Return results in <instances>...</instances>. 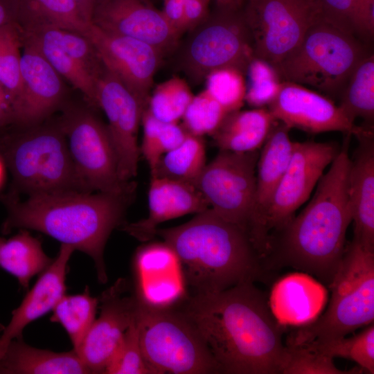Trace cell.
<instances>
[{
    "instance_id": "ba28073f",
    "label": "cell",
    "mask_w": 374,
    "mask_h": 374,
    "mask_svg": "<svg viewBox=\"0 0 374 374\" xmlns=\"http://www.w3.org/2000/svg\"><path fill=\"white\" fill-rule=\"evenodd\" d=\"M136 299L140 344L152 374L222 373L207 345L181 310L150 307Z\"/></svg>"
},
{
    "instance_id": "cb8c5ba5",
    "label": "cell",
    "mask_w": 374,
    "mask_h": 374,
    "mask_svg": "<svg viewBox=\"0 0 374 374\" xmlns=\"http://www.w3.org/2000/svg\"><path fill=\"white\" fill-rule=\"evenodd\" d=\"M270 308L280 323H310L320 312L325 300L323 287L308 274L286 276L276 284Z\"/></svg>"
},
{
    "instance_id": "f1b7e54d",
    "label": "cell",
    "mask_w": 374,
    "mask_h": 374,
    "mask_svg": "<svg viewBox=\"0 0 374 374\" xmlns=\"http://www.w3.org/2000/svg\"><path fill=\"white\" fill-rule=\"evenodd\" d=\"M21 29L53 26L85 35L91 24L82 17L73 0H17Z\"/></svg>"
},
{
    "instance_id": "52a82bcc",
    "label": "cell",
    "mask_w": 374,
    "mask_h": 374,
    "mask_svg": "<svg viewBox=\"0 0 374 374\" xmlns=\"http://www.w3.org/2000/svg\"><path fill=\"white\" fill-rule=\"evenodd\" d=\"M367 54L357 37L319 19L276 67L283 81L339 98L351 74Z\"/></svg>"
},
{
    "instance_id": "83f0119b",
    "label": "cell",
    "mask_w": 374,
    "mask_h": 374,
    "mask_svg": "<svg viewBox=\"0 0 374 374\" xmlns=\"http://www.w3.org/2000/svg\"><path fill=\"white\" fill-rule=\"evenodd\" d=\"M20 30L22 40L34 46L64 80L81 92L84 101L97 109L96 81L93 77L57 44L38 29Z\"/></svg>"
},
{
    "instance_id": "30bf717a",
    "label": "cell",
    "mask_w": 374,
    "mask_h": 374,
    "mask_svg": "<svg viewBox=\"0 0 374 374\" xmlns=\"http://www.w3.org/2000/svg\"><path fill=\"white\" fill-rule=\"evenodd\" d=\"M95 109L69 100L57 118L65 135L75 173L84 192L132 195L134 186L121 181L107 125Z\"/></svg>"
},
{
    "instance_id": "74e56055",
    "label": "cell",
    "mask_w": 374,
    "mask_h": 374,
    "mask_svg": "<svg viewBox=\"0 0 374 374\" xmlns=\"http://www.w3.org/2000/svg\"><path fill=\"white\" fill-rule=\"evenodd\" d=\"M136 297L154 308H170L187 297V287L181 270L136 280Z\"/></svg>"
},
{
    "instance_id": "b9f144b4",
    "label": "cell",
    "mask_w": 374,
    "mask_h": 374,
    "mask_svg": "<svg viewBox=\"0 0 374 374\" xmlns=\"http://www.w3.org/2000/svg\"><path fill=\"white\" fill-rule=\"evenodd\" d=\"M356 368L343 371L333 362V358L325 355L308 345L285 348L280 368L283 374H346L358 373Z\"/></svg>"
},
{
    "instance_id": "7bdbcfd3",
    "label": "cell",
    "mask_w": 374,
    "mask_h": 374,
    "mask_svg": "<svg viewBox=\"0 0 374 374\" xmlns=\"http://www.w3.org/2000/svg\"><path fill=\"white\" fill-rule=\"evenodd\" d=\"M133 266L136 280L181 270L175 251L164 241L148 243L139 247L134 257Z\"/></svg>"
},
{
    "instance_id": "7402d4cb",
    "label": "cell",
    "mask_w": 374,
    "mask_h": 374,
    "mask_svg": "<svg viewBox=\"0 0 374 374\" xmlns=\"http://www.w3.org/2000/svg\"><path fill=\"white\" fill-rule=\"evenodd\" d=\"M355 136L359 144L348 175V199L354 222L353 240L374 252L373 127L364 126Z\"/></svg>"
},
{
    "instance_id": "bcb514c9",
    "label": "cell",
    "mask_w": 374,
    "mask_h": 374,
    "mask_svg": "<svg viewBox=\"0 0 374 374\" xmlns=\"http://www.w3.org/2000/svg\"><path fill=\"white\" fill-rule=\"evenodd\" d=\"M15 123V113L11 98L0 82V130Z\"/></svg>"
},
{
    "instance_id": "f35d334b",
    "label": "cell",
    "mask_w": 374,
    "mask_h": 374,
    "mask_svg": "<svg viewBox=\"0 0 374 374\" xmlns=\"http://www.w3.org/2000/svg\"><path fill=\"white\" fill-rule=\"evenodd\" d=\"M245 102L254 108L267 107L276 98L283 80L276 68L254 56L246 71Z\"/></svg>"
},
{
    "instance_id": "f6af8a7d",
    "label": "cell",
    "mask_w": 374,
    "mask_h": 374,
    "mask_svg": "<svg viewBox=\"0 0 374 374\" xmlns=\"http://www.w3.org/2000/svg\"><path fill=\"white\" fill-rule=\"evenodd\" d=\"M213 0H185L184 26L185 33L202 23L210 12L209 4Z\"/></svg>"
},
{
    "instance_id": "277c9868",
    "label": "cell",
    "mask_w": 374,
    "mask_h": 374,
    "mask_svg": "<svg viewBox=\"0 0 374 374\" xmlns=\"http://www.w3.org/2000/svg\"><path fill=\"white\" fill-rule=\"evenodd\" d=\"M156 235L175 251L192 294L220 292L262 276L263 265L247 232L211 208L181 225L158 228Z\"/></svg>"
},
{
    "instance_id": "8d00e7d4",
    "label": "cell",
    "mask_w": 374,
    "mask_h": 374,
    "mask_svg": "<svg viewBox=\"0 0 374 374\" xmlns=\"http://www.w3.org/2000/svg\"><path fill=\"white\" fill-rule=\"evenodd\" d=\"M21 48L19 25L10 24L0 28V82L11 98L14 113L21 93Z\"/></svg>"
},
{
    "instance_id": "f907efd6",
    "label": "cell",
    "mask_w": 374,
    "mask_h": 374,
    "mask_svg": "<svg viewBox=\"0 0 374 374\" xmlns=\"http://www.w3.org/2000/svg\"><path fill=\"white\" fill-rule=\"evenodd\" d=\"M5 163L2 159L0 157V189L3 186L5 178Z\"/></svg>"
},
{
    "instance_id": "6da1fadb",
    "label": "cell",
    "mask_w": 374,
    "mask_h": 374,
    "mask_svg": "<svg viewBox=\"0 0 374 374\" xmlns=\"http://www.w3.org/2000/svg\"><path fill=\"white\" fill-rule=\"evenodd\" d=\"M181 310L195 327L222 373L276 374L285 346L266 295L253 282L186 298Z\"/></svg>"
},
{
    "instance_id": "484cf974",
    "label": "cell",
    "mask_w": 374,
    "mask_h": 374,
    "mask_svg": "<svg viewBox=\"0 0 374 374\" xmlns=\"http://www.w3.org/2000/svg\"><path fill=\"white\" fill-rule=\"evenodd\" d=\"M277 121L267 107L228 113L211 135L220 150L246 152L262 148Z\"/></svg>"
},
{
    "instance_id": "4fadbf2b",
    "label": "cell",
    "mask_w": 374,
    "mask_h": 374,
    "mask_svg": "<svg viewBox=\"0 0 374 374\" xmlns=\"http://www.w3.org/2000/svg\"><path fill=\"white\" fill-rule=\"evenodd\" d=\"M339 150V145L332 142H294L289 164L265 217L260 257H265L269 251V231H280L292 220Z\"/></svg>"
},
{
    "instance_id": "d6986e66",
    "label": "cell",
    "mask_w": 374,
    "mask_h": 374,
    "mask_svg": "<svg viewBox=\"0 0 374 374\" xmlns=\"http://www.w3.org/2000/svg\"><path fill=\"white\" fill-rule=\"evenodd\" d=\"M127 283L118 279L103 293L101 312L85 336L78 355L91 373H104L124 333L134 319L136 296L124 295Z\"/></svg>"
},
{
    "instance_id": "836d02e7",
    "label": "cell",
    "mask_w": 374,
    "mask_h": 374,
    "mask_svg": "<svg viewBox=\"0 0 374 374\" xmlns=\"http://www.w3.org/2000/svg\"><path fill=\"white\" fill-rule=\"evenodd\" d=\"M141 125L143 126V139L140 152L143 155L154 174L161 157L180 145L188 132L178 123H166L156 119L145 108Z\"/></svg>"
},
{
    "instance_id": "3957f363",
    "label": "cell",
    "mask_w": 374,
    "mask_h": 374,
    "mask_svg": "<svg viewBox=\"0 0 374 374\" xmlns=\"http://www.w3.org/2000/svg\"><path fill=\"white\" fill-rule=\"evenodd\" d=\"M131 197L61 190L28 195L21 201L10 193L3 197L8 215L2 232L32 229L70 245L93 260L98 278L105 283V247L112 231L121 224Z\"/></svg>"
},
{
    "instance_id": "8992f818",
    "label": "cell",
    "mask_w": 374,
    "mask_h": 374,
    "mask_svg": "<svg viewBox=\"0 0 374 374\" xmlns=\"http://www.w3.org/2000/svg\"><path fill=\"white\" fill-rule=\"evenodd\" d=\"M332 297L326 312L299 328L290 346L321 343L344 337L374 319V252L352 241L330 286Z\"/></svg>"
},
{
    "instance_id": "9c48e42d",
    "label": "cell",
    "mask_w": 374,
    "mask_h": 374,
    "mask_svg": "<svg viewBox=\"0 0 374 374\" xmlns=\"http://www.w3.org/2000/svg\"><path fill=\"white\" fill-rule=\"evenodd\" d=\"M177 65L190 83L199 84L211 71L233 67L246 73L254 55L243 9L215 6L179 44Z\"/></svg>"
},
{
    "instance_id": "44dd1931",
    "label": "cell",
    "mask_w": 374,
    "mask_h": 374,
    "mask_svg": "<svg viewBox=\"0 0 374 374\" xmlns=\"http://www.w3.org/2000/svg\"><path fill=\"white\" fill-rule=\"evenodd\" d=\"M148 198V216L123 227L124 231L143 242L156 235L160 224L209 208L194 185L160 177H151Z\"/></svg>"
},
{
    "instance_id": "ac0fdd59",
    "label": "cell",
    "mask_w": 374,
    "mask_h": 374,
    "mask_svg": "<svg viewBox=\"0 0 374 374\" xmlns=\"http://www.w3.org/2000/svg\"><path fill=\"white\" fill-rule=\"evenodd\" d=\"M20 71L21 93L13 125L43 122L69 100L64 78L34 46L23 40Z\"/></svg>"
},
{
    "instance_id": "4316f807",
    "label": "cell",
    "mask_w": 374,
    "mask_h": 374,
    "mask_svg": "<svg viewBox=\"0 0 374 374\" xmlns=\"http://www.w3.org/2000/svg\"><path fill=\"white\" fill-rule=\"evenodd\" d=\"M52 262L41 242L26 229H20L8 240L0 238V267L17 278L26 290L30 280L42 274Z\"/></svg>"
},
{
    "instance_id": "60d3db41",
    "label": "cell",
    "mask_w": 374,
    "mask_h": 374,
    "mask_svg": "<svg viewBox=\"0 0 374 374\" xmlns=\"http://www.w3.org/2000/svg\"><path fill=\"white\" fill-rule=\"evenodd\" d=\"M205 89L228 113L241 109L245 102L246 76L241 70L224 67L209 73Z\"/></svg>"
},
{
    "instance_id": "7a4b0ae2",
    "label": "cell",
    "mask_w": 374,
    "mask_h": 374,
    "mask_svg": "<svg viewBox=\"0 0 374 374\" xmlns=\"http://www.w3.org/2000/svg\"><path fill=\"white\" fill-rule=\"evenodd\" d=\"M350 134L318 181L311 201L280 230L273 266L290 267L330 287L343 257L352 221L348 199Z\"/></svg>"
},
{
    "instance_id": "d4e9b609",
    "label": "cell",
    "mask_w": 374,
    "mask_h": 374,
    "mask_svg": "<svg viewBox=\"0 0 374 374\" xmlns=\"http://www.w3.org/2000/svg\"><path fill=\"white\" fill-rule=\"evenodd\" d=\"M91 373L77 353H55L12 340L0 358V374Z\"/></svg>"
},
{
    "instance_id": "9a60e30c",
    "label": "cell",
    "mask_w": 374,
    "mask_h": 374,
    "mask_svg": "<svg viewBox=\"0 0 374 374\" xmlns=\"http://www.w3.org/2000/svg\"><path fill=\"white\" fill-rule=\"evenodd\" d=\"M85 36L96 47L105 67L147 107L163 54L145 42L105 32L92 24Z\"/></svg>"
},
{
    "instance_id": "5bb4252c",
    "label": "cell",
    "mask_w": 374,
    "mask_h": 374,
    "mask_svg": "<svg viewBox=\"0 0 374 374\" xmlns=\"http://www.w3.org/2000/svg\"><path fill=\"white\" fill-rule=\"evenodd\" d=\"M96 100L107 125L121 181L130 182L137 174L140 150L137 135L146 107L106 67L96 80Z\"/></svg>"
},
{
    "instance_id": "ab89813d",
    "label": "cell",
    "mask_w": 374,
    "mask_h": 374,
    "mask_svg": "<svg viewBox=\"0 0 374 374\" xmlns=\"http://www.w3.org/2000/svg\"><path fill=\"white\" fill-rule=\"evenodd\" d=\"M228 112L206 90L194 95L183 116L182 126L193 135H212L219 127Z\"/></svg>"
},
{
    "instance_id": "d590c367",
    "label": "cell",
    "mask_w": 374,
    "mask_h": 374,
    "mask_svg": "<svg viewBox=\"0 0 374 374\" xmlns=\"http://www.w3.org/2000/svg\"><path fill=\"white\" fill-rule=\"evenodd\" d=\"M308 345L330 357H342L356 362L370 374L374 373V325L346 338L340 337Z\"/></svg>"
},
{
    "instance_id": "7dc6e473",
    "label": "cell",
    "mask_w": 374,
    "mask_h": 374,
    "mask_svg": "<svg viewBox=\"0 0 374 374\" xmlns=\"http://www.w3.org/2000/svg\"><path fill=\"white\" fill-rule=\"evenodd\" d=\"M17 0H0V28L10 24H18Z\"/></svg>"
},
{
    "instance_id": "f546056e",
    "label": "cell",
    "mask_w": 374,
    "mask_h": 374,
    "mask_svg": "<svg viewBox=\"0 0 374 374\" xmlns=\"http://www.w3.org/2000/svg\"><path fill=\"white\" fill-rule=\"evenodd\" d=\"M339 107L352 121L362 118L364 125L373 127L374 55L366 54L354 69L341 93Z\"/></svg>"
},
{
    "instance_id": "681fc988",
    "label": "cell",
    "mask_w": 374,
    "mask_h": 374,
    "mask_svg": "<svg viewBox=\"0 0 374 374\" xmlns=\"http://www.w3.org/2000/svg\"><path fill=\"white\" fill-rule=\"evenodd\" d=\"M215 6L229 9L242 8L247 0H213Z\"/></svg>"
},
{
    "instance_id": "4dcf8cb0",
    "label": "cell",
    "mask_w": 374,
    "mask_h": 374,
    "mask_svg": "<svg viewBox=\"0 0 374 374\" xmlns=\"http://www.w3.org/2000/svg\"><path fill=\"white\" fill-rule=\"evenodd\" d=\"M318 2L322 21L355 37L364 39L373 37L374 0H318Z\"/></svg>"
},
{
    "instance_id": "7c38bea8",
    "label": "cell",
    "mask_w": 374,
    "mask_h": 374,
    "mask_svg": "<svg viewBox=\"0 0 374 374\" xmlns=\"http://www.w3.org/2000/svg\"><path fill=\"white\" fill-rule=\"evenodd\" d=\"M259 154V150H220L205 166L195 184L209 208L247 232L254 201Z\"/></svg>"
},
{
    "instance_id": "603a6c76",
    "label": "cell",
    "mask_w": 374,
    "mask_h": 374,
    "mask_svg": "<svg viewBox=\"0 0 374 374\" xmlns=\"http://www.w3.org/2000/svg\"><path fill=\"white\" fill-rule=\"evenodd\" d=\"M74 250L70 245L61 244L57 257L12 312L10 323L0 337V358L12 340L22 338L28 324L53 310L65 294L67 264Z\"/></svg>"
},
{
    "instance_id": "c3c4849f",
    "label": "cell",
    "mask_w": 374,
    "mask_h": 374,
    "mask_svg": "<svg viewBox=\"0 0 374 374\" xmlns=\"http://www.w3.org/2000/svg\"><path fill=\"white\" fill-rule=\"evenodd\" d=\"M82 19L88 24H91L93 8L97 0H73Z\"/></svg>"
},
{
    "instance_id": "2e32d148",
    "label": "cell",
    "mask_w": 374,
    "mask_h": 374,
    "mask_svg": "<svg viewBox=\"0 0 374 374\" xmlns=\"http://www.w3.org/2000/svg\"><path fill=\"white\" fill-rule=\"evenodd\" d=\"M91 24L105 32L145 42L164 56L176 51L181 37L151 0H97Z\"/></svg>"
},
{
    "instance_id": "1f68e13d",
    "label": "cell",
    "mask_w": 374,
    "mask_h": 374,
    "mask_svg": "<svg viewBox=\"0 0 374 374\" xmlns=\"http://www.w3.org/2000/svg\"><path fill=\"white\" fill-rule=\"evenodd\" d=\"M206 145L202 136L188 133L183 142L165 153L151 177L195 184L206 166Z\"/></svg>"
},
{
    "instance_id": "e575fe53",
    "label": "cell",
    "mask_w": 374,
    "mask_h": 374,
    "mask_svg": "<svg viewBox=\"0 0 374 374\" xmlns=\"http://www.w3.org/2000/svg\"><path fill=\"white\" fill-rule=\"evenodd\" d=\"M193 96L188 82L173 76L153 89L146 108L159 121L178 123Z\"/></svg>"
},
{
    "instance_id": "8fae6325",
    "label": "cell",
    "mask_w": 374,
    "mask_h": 374,
    "mask_svg": "<svg viewBox=\"0 0 374 374\" xmlns=\"http://www.w3.org/2000/svg\"><path fill=\"white\" fill-rule=\"evenodd\" d=\"M254 55L276 67L318 21V0H247L243 8Z\"/></svg>"
},
{
    "instance_id": "ffe728a7",
    "label": "cell",
    "mask_w": 374,
    "mask_h": 374,
    "mask_svg": "<svg viewBox=\"0 0 374 374\" xmlns=\"http://www.w3.org/2000/svg\"><path fill=\"white\" fill-rule=\"evenodd\" d=\"M290 130L276 122L261 148L257 162L256 191L247 233L259 256L265 217L292 154L294 142L290 138Z\"/></svg>"
},
{
    "instance_id": "5b68a950",
    "label": "cell",
    "mask_w": 374,
    "mask_h": 374,
    "mask_svg": "<svg viewBox=\"0 0 374 374\" xmlns=\"http://www.w3.org/2000/svg\"><path fill=\"white\" fill-rule=\"evenodd\" d=\"M0 157L12 176L10 193L82 191L57 118L1 130Z\"/></svg>"
},
{
    "instance_id": "ee69618b",
    "label": "cell",
    "mask_w": 374,
    "mask_h": 374,
    "mask_svg": "<svg viewBox=\"0 0 374 374\" xmlns=\"http://www.w3.org/2000/svg\"><path fill=\"white\" fill-rule=\"evenodd\" d=\"M104 373L152 374L143 355L135 317L124 333Z\"/></svg>"
},
{
    "instance_id": "d6a6232c",
    "label": "cell",
    "mask_w": 374,
    "mask_h": 374,
    "mask_svg": "<svg viewBox=\"0 0 374 374\" xmlns=\"http://www.w3.org/2000/svg\"><path fill=\"white\" fill-rule=\"evenodd\" d=\"M98 301L87 287L82 294H64L53 309L51 321L59 323L66 330L77 354L95 320Z\"/></svg>"
},
{
    "instance_id": "e0dca14e",
    "label": "cell",
    "mask_w": 374,
    "mask_h": 374,
    "mask_svg": "<svg viewBox=\"0 0 374 374\" xmlns=\"http://www.w3.org/2000/svg\"><path fill=\"white\" fill-rule=\"evenodd\" d=\"M267 108L277 121L290 129L312 134L336 131L356 136L364 128L355 125L331 98L292 82L283 81Z\"/></svg>"
},
{
    "instance_id": "816d5d0a",
    "label": "cell",
    "mask_w": 374,
    "mask_h": 374,
    "mask_svg": "<svg viewBox=\"0 0 374 374\" xmlns=\"http://www.w3.org/2000/svg\"></svg>"
}]
</instances>
